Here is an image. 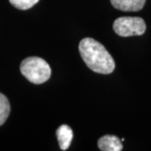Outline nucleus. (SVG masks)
Wrapping results in <instances>:
<instances>
[{"label": "nucleus", "mask_w": 151, "mask_h": 151, "mask_svg": "<svg viewBox=\"0 0 151 151\" xmlns=\"http://www.w3.org/2000/svg\"><path fill=\"white\" fill-rule=\"evenodd\" d=\"M79 51L86 65L94 72L110 74L115 69V62L100 42L92 38H85L79 44Z\"/></svg>", "instance_id": "f257e3e1"}, {"label": "nucleus", "mask_w": 151, "mask_h": 151, "mask_svg": "<svg viewBox=\"0 0 151 151\" xmlns=\"http://www.w3.org/2000/svg\"><path fill=\"white\" fill-rule=\"evenodd\" d=\"M20 71L26 79L35 84L45 82L51 75V70L48 63L36 56L24 60L20 65Z\"/></svg>", "instance_id": "f03ea898"}, {"label": "nucleus", "mask_w": 151, "mask_h": 151, "mask_svg": "<svg viewBox=\"0 0 151 151\" xmlns=\"http://www.w3.org/2000/svg\"><path fill=\"white\" fill-rule=\"evenodd\" d=\"M113 30L123 37L141 35L146 30L145 22L139 17H120L113 23Z\"/></svg>", "instance_id": "7ed1b4c3"}, {"label": "nucleus", "mask_w": 151, "mask_h": 151, "mask_svg": "<svg viewBox=\"0 0 151 151\" xmlns=\"http://www.w3.org/2000/svg\"><path fill=\"white\" fill-rule=\"evenodd\" d=\"M98 148L103 151H121L123 150L122 141L115 135H105L97 142Z\"/></svg>", "instance_id": "20e7f679"}, {"label": "nucleus", "mask_w": 151, "mask_h": 151, "mask_svg": "<svg viewBox=\"0 0 151 151\" xmlns=\"http://www.w3.org/2000/svg\"><path fill=\"white\" fill-rule=\"evenodd\" d=\"M112 5L121 11L136 12L143 9L146 0H110Z\"/></svg>", "instance_id": "39448f33"}, {"label": "nucleus", "mask_w": 151, "mask_h": 151, "mask_svg": "<svg viewBox=\"0 0 151 151\" xmlns=\"http://www.w3.org/2000/svg\"><path fill=\"white\" fill-rule=\"evenodd\" d=\"M56 137L60 150H66L73 139V131L68 125H61L56 130Z\"/></svg>", "instance_id": "423d86ee"}, {"label": "nucleus", "mask_w": 151, "mask_h": 151, "mask_svg": "<svg viewBox=\"0 0 151 151\" xmlns=\"http://www.w3.org/2000/svg\"><path fill=\"white\" fill-rule=\"evenodd\" d=\"M10 113V104L8 98L0 93V126L5 123Z\"/></svg>", "instance_id": "0eeeda50"}, {"label": "nucleus", "mask_w": 151, "mask_h": 151, "mask_svg": "<svg viewBox=\"0 0 151 151\" xmlns=\"http://www.w3.org/2000/svg\"><path fill=\"white\" fill-rule=\"evenodd\" d=\"M40 0H9L10 4L16 9L26 10L35 5Z\"/></svg>", "instance_id": "6e6552de"}]
</instances>
